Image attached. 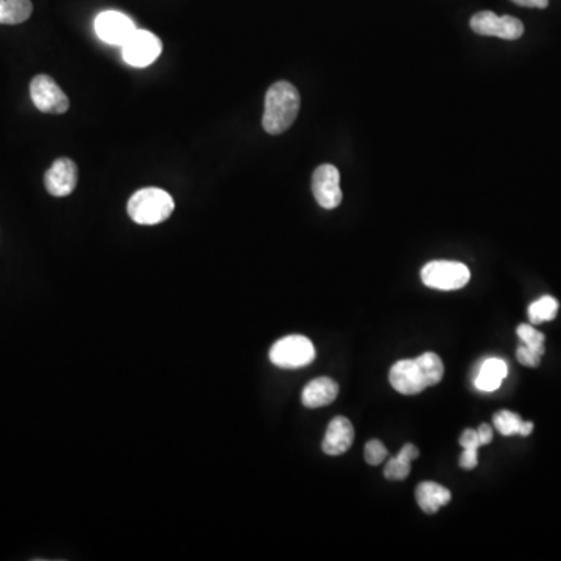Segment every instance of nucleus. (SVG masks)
Listing matches in <instances>:
<instances>
[{
    "label": "nucleus",
    "instance_id": "nucleus-8",
    "mask_svg": "<svg viewBox=\"0 0 561 561\" xmlns=\"http://www.w3.org/2000/svg\"><path fill=\"white\" fill-rule=\"evenodd\" d=\"M312 192L318 205L325 209H334L342 203L340 189V172L332 164H322L315 169L312 177Z\"/></svg>",
    "mask_w": 561,
    "mask_h": 561
},
{
    "label": "nucleus",
    "instance_id": "nucleus-25",
    "mask_svg": "<svg viewBox=\"0 0 561 561\" xmlns=\"http://www.w3.org/2000/svg\"><path fill=\"white\" fill-rule=\"evenodd\" d=\"M460 466L465 468V470H474L477 463V449H463L462 456H460Z\"/></svg>",
    "mask_w": 561,
    "mask_h": 561
},
{
    "label": "nucleus",
    "instance_id": "nucleus-7",
    "mask_svg": "<svg viewBox=\"0 0 561 561\" xmlns=\"http://www.w3.org/2000/svg\"><path fill=\"white\" fill-rule=\"evenodd\" d=\"M30 96L41 113L64 114L69 110L68 96L49 75H36L33 78Z\"/></svg>",
    "mask_w": 561,
    "mask_h": 561
},
{
    "label": "nucleus",
    "instance_id": "nucleus-4",
    "mask_svg": "<svg viewBox=\"0 0 561 561\" xmlns=\"http://www.w3.org/2000/svg\"><path fill=\"white\" fill-rule=\"evenodd\" d=\"M470 269L452 261H434L424 265L421 279L424 286L437 290H457L470 283Z\"/></svg>",
    "mask_w": 561,
    "mask_h": 561
},
{
    "label": "nucleus",
    "instance_id": "nucleus-9",
    "mask_svg": "<svg viewBox=\"0 0 561 561\" xmlns=\"http://www.w3.org/2000/svg\"><path fill=\"white\" fill-rule=\"evenodd\" d=\"M135 22L119 11H103L96 19V33L108 44H122L135 32Z\"/></svg>",
    "mask_w": 561,
    "mask_h": 561
},
{
    "label": "nucleus",
    "instance_id": "nucleus-24",
    "mask_svg": "<svg viewBox=\"0 0 561 561\" xmlns=\"http://www.w3.org/2000/svg\"><path fill=\"white\" fill-rule=\"evenodd\" d=\"M460 446H462L463 449H479L482 445H480L477 431H474V429H466L462 437H460Z\"/></svg>",
    "mask_w": 561,
    "mask_h": 561
},
{
    "label": "nucleus",
    "instance_id": "nucleus-29",
    "mask_svg": "<svg viewBox=\"0 0 561 561\" xmlns=\"http://www.w3.org/2000/svg\"><path fill=\"white\" fill-rule=\"evenodd\" d=\"M533 432V423L532 421H524L523 426H521V431H519V435H523V437H529L530 434Z\"/></svg>",
    "mask_w": 561,
    "mask_h": 561
},
{
    "label": "nucleus",
    "instance_id": "nucleus-28",
    "mask_svg": "<svg viewBox=\"0 0 561 561\" xmlns=\"http://www.w3.org/2000/svg\"><path fill=\"white\" fill-rule=\"evenodd\" d=\"M513 4L526 8H546L549 0H512Z\"/></svg>",
    "mask_w": 561,
    "mask_h": 561
},
{
    "label": "nucleus",
    "instance_id": "nucleus-23",
    "mask_svg": "<svg viewBox=\"0 0 561 561\" xmlns=\"http://www.w3.org/2000/svg\"><path fill=\"white\" fill-rule=\"evenodd\" d=\"M516 359H518L519 364L530 368H537L541 362L540 354L530 350L526 345L519 346L518 351H516Z\"/></svg>",
    "mask_w": 561,
    "mask_h": 561
},
{
    "label": "nucleus",
    "instance_id": "nucleus-5",
    "mask_svg": "<svg viewBox=\"0 0 561 561\" xmlns=\"http://www.w3.org/2000/svg\"><path fill=\"white\" fill-rule=\"evenodd\" d=\"M161 52H163L161 39L147 30L136 29L122 44V58L133 68H147L158 60Z\"/></svg>",
    "mask_w": 561,
    "mask_h": 561
},
{
    "label": "nucleus",
    "instance_id": "nucleus-21",
    "mask_svg": "<svg viewBox=\"0 0 561 561\" xmlns=\"http://www.w3.org/2000/svg\"><path fill=\"white\" fill-rule=\"evenodd\" d=\"M409 474L410 463L399 459L398 456L395 459L389 460L384 468V476L389 480H404L409 477Z\"/></svg>",
    "mask_w": 561,
    "mask_h": 561
},
{
    "label": "nucleus",
    "instance_id": "nucleus-13",
    "mask_svg": "<svg viewBox=\"0 0 561 561\" xmlns=\"http://www.w3.org/2000/svg\"><path fill=\"white\" fill-rule=\"evenodd\" d=\"M339 396V384L331 378H317L304 387L301 401L307 409L329 406Z\"/></svg>",
    "mask_w": 561,
    "mask_h": 561
},
{
    "label": "nucleus",
    "instance_id": "nucleus-6",
    "mask_svg": "<svg viewBox=\"0 0 561 561\" xmlns=\"http://www.w3.org/2000/svg\"><path fill=\"white\" fill-rule=\"evenodd\" d=\"M471 29L482 36H496V38L515 39L524 35V24L513 16L494 15L493 11H479L471 18Z\"/></svg>",
    "mask_w": 561,
    "mask_h": 561
},
{
    "label": "nucleus",
    "instance_id": "nucleus-2",
    "mask_svg": "<svg viewBox=\"0 0 561 561\" xmlns=\"http://www.w3.org/2000/svg\"><path fill=\"white\" fill-rule=\"evenodd\" d=\"M128 216L138 225H158L166 222L175 211L170 194L158 187H145L133 194L128 202Z\"/></svg>",
    "mask_w": 561,
    "mask_h": 561
},
{
    "label": "nucleus",
    "instance_id": "nucleus-19",
    "mask_svg": "<svg viewBox=\"0 0 561 561\" xmlns=\"http://www.w3.org/2000/svg\"><path fill=\"white\" fill-rule=\"evenodd\" d=\"M493 423L499 434L504 435V437H510V435H519L524 421L521 420L518 413L510 412V410H501V412L494 415Z\"/></svg>",
    "mask_w": 561,
    "mask_h": 561
},
{
    "label": "nucleus",
    "instance_id": "nucleus-20",
    "mask_svg": "<svg viewBox=\"0 0 561 561\" xmlns=\"http://www.w3.org/2000/svg\"><path fill=\"white\" fill-rule=\"evenodd\" d=\"M516 332H518V337L521 339V342H523V345H526L530 350L543 356L544 340H546L544 334H541L540 331H537V329L530 325H519Z\"/></svg>",
    "mask_w": 561,
    "mask_h": 561
},
{
    "label": "nucleus",
    "instance_id": "nucleus-26",
    "mask_svg": "<svg viewBox=\"0 0 561 561\" xmlns=\"http://www.w3.org/2000/svg\"><path fill=\"white\" fill-rule=\"evenodd\" d=\"M420 456V451H418L417 446L412 445V443H407L404 448L399 451V459L406 460V462L412 463L413 460H417Z\"/></svg>",
    "mask_w": 561,
    "mask_h": 561
},
{
    "label": "nucleus",
    "instance_id": "nucleus-11",
    "mask_svg": "<svg viewBox=\"0 0 561 561\" xmlns=\"http://www.w3.org/2000/svg\"><path fill=\"white\" fill-rule=\"evenodd\" d=\"M390 384L396 392L403 395H418L427 389L423 374L415 359L399 360L390 370Z\"/></svg>",
    "mask_w": 561,
    "mask_h": 561
},
{
    "label": "nucleus",
    "instance_id": "nucleus-22",
    "mask_svg": "<svg viewBox=\"0 0 561 561\" xmlns=\"http://www.w3.org/2000/svg\"><path fill=\"white\" fill-rule=\"evenodd\" d=\"M365 460H367L368 465H381L387 456H389V451L382 445L379 440H371V442L367 443L365 446L364 452Z\"/></svg>",
    "mask_w": 561,
    "mask_h": 561
},
{
    "label": "nucleus",
    "instance_id": "nucleus-12",
    "mask_svg": "<svg viewBox=\"0 0 561 561\" xmlns=\"http://www.w3.org/2000/svg\"><path fill=\"white\" fill-rule=\"evenodd\" d=\"M354 427L348 418L336 417L329 423L322 449L328 456H342L353 446Z\"/></svg>",
    "mask_w": 561,
    "mask_h": 561
},
{
    "label": "nucleus",
    "instance_id": "nucleus-27",
    "mask_svg": "<svg viewBox=\"0 0 561 561\" xmlns=\"http://www.w3.org/2000/svg\"><path fill=\"white\" fill-rule=\"evenodd\" d=\"M477 435H479L480 445H490L493 440V429L488 424H480Z\"/></svg>",
    "mask_w": 561,
    "mask_h": 561
},
{
    "label": "nucleus",
    "instance_id": "nucleus-3",
    "mask_svg": "<svg viewBox=\"0 0 561 561\" xmlns=\"http://www.w3.org/2000/svg\"><path fill=\"white\" fill-rule=\"evenodd\" d=\"M315 359L314 343L304 336H287L278 340L270 350L272 364L279 368L295 370L312 364Z\"/></svg>",
    "mask_w": 561,
    "mask_h": 561
},
{
    "label": "nucleus",
    "instance_id": "nucleus-16",
    "mask_svg": "<svg viewBox=\"0 0 561 561\" xmlns=\"http://www.w3.org/2000/svg\"><path fill=\"white\" fill-rule=\"evenodd\" d=\"M32 13V0H0V24H22Z\"/></svg>",
    "mask_w": 561,
    "mask_h": 561
},
{
    "label": "nucleus",
    "instance_id": "nucleus-17",
    "mask_svg": "<svg viewBox=\"0 0 561 561\" xmlns=\"http://www.w3.org/2000/svg\"><path fill=\"white\" fill-rule=\"evenodd\" d=\"M421 374H423L424 384L426 387H432L442 381L445 374V365H443L440 356L435 353H424L415 359Z\"/></svg>",
    "mask_w": 561,
    "mask_h": 561
},
{
    "label": "nucleus",
    "instance_id": "nucleus-10",
    "mask_svg": "<svg viewBox=\"0 0 561 561\" xmlns=\"http://www.w3.org/2000/svg\"><path fill=\"white\" fill-rule=\"evenodd\" d=\"M46 189L53 197H68L78 181L77 164L69 158H60L46 172Z\"/></svg>",
    "mask_w": 561,
    "mask_h": 561
},
{
    "label": "nucleus",
    "instance_id": "nucleus-1",
    "mask_svg": "<svg viewBox=\"0 0 561 561\" xmlns=\"http://www.w3.org/2000/svg\"><path fill=\"white\" fill-rule=\"evenodd\" d=\"M300 92L292 83L278 82L265 96L262 127L269 135H281L292 127L300 111Z\"/></svg>",
    "mask_w": 561,
    "mask_h": 561
},
{
    "label": "nucleus",
    "instance_id": "nucleus-14",
    "mask_svg": "<svg viewBox=\"0 0 561 561\" xmlns=\"http://www.w3.org/2000/svg\"><path fill=\"white\" fill-rule=\"evenodd\" d=\"M415 496H417L420 509L427 515L437 513L438 510L449 504L452 498L451 491L448 488L435 484V482H423V484L418 485Z\"/></svg>",
    "mask_w": 561,
    "mask_h": 561
},
{
    "label": "nucleus",
    "instance_id": "nucleus-18",
    "mask_svg": "<svg viewBox=\"0 0 561 561\" xmlns=\"http://www.w3.org/2000/svg\"><path fill=\"white\" fill-rule=\"evenodd\" d=\"M558 301L554 297H543L535 303L530 304L529 318L532 325H541L544 322H552L557 317Z\"/></svg>",
    "mask_w": 561,
    "mask_h": 561
},
{
    "label": "nucleus",
    "instance_id": "nucleus-15",
    "mask_svg": "<svg viewBox=\"0 0 561 561\" xmlns=\"http://www.w3.org/2000/svg\"><path fill=\"white\" fill-rule=\"evenodd\" d=\"M507 373H509V370H507V364H505L504 360L494 359V357L493 359L485 360L482 367H480L479 373H477L476 379H474L476 389L487 393L498 390Z\"/></svg>",
    "mask_w": 561,
    "mask_h": 561
}]
</instances>
